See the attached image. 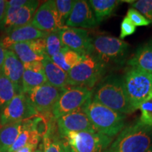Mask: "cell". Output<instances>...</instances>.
Instances as JSON below:
<instances>
[{
    "mask_svg": "<svg viewBox=\"0 0 152 152\" xmlns=\"http://www.w3.org/2000/svg\"><path fill=\"white\" fill-rule=\"evenodd\" d=\"M92 90L80 87H66L57 100L52 114L55 120L80 109L92 98Z\"/></svg>",
    "mask_w": 152,
    "mask_h": 152,
    "instance_id": "cell-8",
    "label": "cell"
},
{
    "mask_svg": "<svg viewBox=\"0 0 152 152\" xmlns=\"http://www.w3.org/2000/svg\"><path fill=\"white\" fill-rule=\"evenodd\" d=\"M7 1L5 0H0V26L2 23L4 18L5 16L6 10H7Z\"/></svg>",
    "mask_w": 152,
    "mask_h": 152,
    "instance_id": "cell-34",
    "label": "cell"
},
{
    "mask_svg": "<svg viewBox=\"0 0 152 152\" xmlns=\"http://www.w3.org/2000/svg\"><path fill=\"white\" fill-rule=\"evenodd\" d=\"M30 24L36 29L47 33L62 29L54 0L42 4L35 11Z\"/></svg>",
    "mask_w": 152,
    "mask_h": 152,
    "instance_id": "cell-13",
    "label": "cell"
},
{
    "mask_svg": "<svg viewBox=\"0 0 152 152\" xmlns=\"http://www.w3.org/2000/svg\"><path fill=\"white\" fill-rule=\"evenodd\" d=\"M131 68H135L152 74V40L142 44L128 61Z\"/></svg>",
    "mask_w": 152,
    "mask_h": 152,
    "instance_id": "cell-20",
    "label": "cell"
},
{
    "mask_svg": "<svg viewBox=\"0 0 152 152\" xmlns=\"http://www.w3.org/2000/svg\"><path fill=\"white\" fill-rule=\"evenodd\" d=\"M84 56L64 47L59 53L52 56L51 59L57 66L68 73L71 68L79 64Z\"/></svg>",
    "mask_w": 152,
    "mask_h": 152,
    "instance_id": "cell-22",
    "label": "cell"
},
{
    "mask_svg": "<svg viewBox=\"0 0 152 152\" xmlns=\"http://www.w3.org/2000/svg\"><path fill=\"white\" fill-rule=\"evenodd\" d=\"M92 99L125 115L134 111L129 102L123 77L116 75H108L101 80L92 90Z\"/></svg>",
    "mask_w": 152,
    "mask_h": 152,
    "instance_id": "cell-1",
    "label": "cell"
},
{
    "mask_svg": "<svg viewBox=\"0 0 152 152\" xmlns=\"http://www.w3.org/2000/svg\"><path fill=\"white\" fill-rule=\"evenodd\" d=\"M56 121L58 134L69 132H97L82 107L58 118Z\"/></svg>",
    "mask_w": 152,
    "mask_h": 152,
    "instance_id": "cell-14",
    "label": "cell"
},
{
    "mask_svg": "<svg viewBox=\"0 0 152 152\" xmlns=\"http://www.w3.org/2000/svg\"><path fill=\"white\" fill-rule=\"evenodd\" d=\"M63 46L78 53L82 56L92 54V37L85 29L65 26L60 30Z\"/></svg>",
    "mask_w": 152,
    "mask_h": 152,
    "instance_id": "cell-12",
    "label": "cell"
},
{
    "mask_svg": "<svg viewBox=\"0 0 152 152\" xmlns=\"http://www.w3.org/2000/svg\"><path fill=\"white\" fill-rule=\"evenodd\" d=\"M47 83V79L43 71H33L24 69L22 76L21 87L23 93H27L36 87Z\"/></svg>",
    "mask_w": 152,
    "mask_h": 152,
    "instance_id": "cell-26",
    "label": "cell"
},
{
    "mask_svg": "<svg viewBox=\"0 0 152 152\" xmlns=\"http://www.w3.org/2000/svg\"><path fill=\"white\" fill-rule=\"evenodd\" d=\"M37 146L35 145V144H28L26 147H23L14 152H33L35 149H37Z\"/></svg>",
    "mask_w": 152,
    "mask_h": 152,
    "instance_id": "cell-35",
    "label": "cell"
},
{
    "mask_svg": "<svg viewBox=\"0 0 152 152\" xmlns=\"http://www.w3.org/2000/svg\"><path fill=\"white\" fill-rule=\"evenodd\" d=\"M24 128V121L4 125L0 129V152H8Z\"/></svg>",
    "mask_w": 152,
    "mask_h": 152,
    "instance_id": "cell-21",
    "label": "cell"
},
{
    "mask_svg": "<svg viewBox=\"0 0 152 152\" xmlns=\"http://www.w3.org/2000/svg\"><path fill=\"white\" fill-rule=\"evenodd\" d=\"M42 62L47 83L57 88L68 87V73L57 66L50 57L46 54Z\"/></svg>",
    "mask_w": 152,
    "mask_h": 152,
    "instance_id": "cell-19",
    "label": "cell"
},
{
    "mask_svg": "<svg viewBox=\"0 0 152 152\" xmlns=\"http://www.w3.org/2000/svg\"><path fill=\"white\" fill-rule=\"evenodd\" d=\"M127 18L137 26H147L151 23L147 18L134 8H130L127 12Z\"/></svg>",
    "mask_w": 152,
    "mask_h": 152,
    "instance_id": "cell-31",
    "label": "cell"
},
{
    "mask_svg": "<svg viewBox=\"0 0 152 152\" xmlns=\"http://www.w3.org/2000/svg\"><path fill=\"white\" fill-rule=\"evenodd\" d=\"M75 1L76 0H55L58 18L63 28L65 27V23L71 14Z\"/></svg>",
    "mask_w": 152,
    "mask_h": 152,
    "instance_id": "cell-28",
    "label": "cell"
},
{
    "mask_svg": "<svg viewBox=\"0 0 152 152\" xmlns=\"http://www.w3.org/2000/svg\"><path fill=\"white\" fill-rule=\"evenodd\" d=\"M47 35V33L36 29L31 24H28L6 33L0 38V45L4 49H9L14 44L44 38Z\"/></svg>",
    "mask_w": 152,
    "mask_h": 152,
    "instance_id": "cell-17",
    "label": "cell"
},
{
    "mask_svg": "<svg viewBox=\"0 0 152 152\" xmlns=\"http://www.w3.org/2000/svg\"><path fill=\"white\" fill-rule=\"evenodd\" d=\"M99 23L90 4L85 0H76L65 26L77 28H93Z\"/></svg>",
    "mask_w": 152,
    "mask_h": 152,
    "instance_id": "cell-15",
    "label": "cell"
},
{
    "mask_svg": "<svg viewBox=\"0 0 152 152\" xmlns=\"http://www.w3.org/2000/svg\"><path fill=\"white\" fill-rule=\"evenodd\" d=\"M6 51H7V49H4L0 45V73L1 71V68H2L4 61Z\"/></svg>",
    "mask_w": 152,
    "mask_h": 152,
    "instance_id": "cell-36",
    "label": "cell"
},
{
    "mask_svg": "<svg viewBox=\"0 0 152 152\" xmlns=\"http://www.w3.org/2000/svg\"><path fill=\"white\" fill-rule=\"evenodd\" d=\"M92 54L109 65L122 66L126 61L130 45L120 38L99 35L92 37Z\"/></svg>",
    "mask_w": 152,
    "mask_h": 152,
    "instance_id": "cell-6",
    "label": "cell"
},
{
    "mask_svg": "<svg viewBox=\"0 0 152 152\" xmlns=\"http://www.w3.org/2000/svg\"><path fill=\"white\" fill-rule=\"evenodd\" d=\"M65 89L57 88L47 83L26 94L38 113L49 115Z\"/></svg>",
    "mask_w": 152,
    "mask_h": 152,
    "instance_id": "cell-10",
    "label": "cell"
},
{
    "mask_svg": "<svg viewBox=\"0 0 152 152\" xmlns=\"http://www.w3.org/2000/svg\"><path fill=\"white\" fill-rule=\"evenodd\" d=\"M146 152H152V145L149 148V149H148Z\"/></svg>",
    "mask_w": 152,
    "mask_h": 152,
    "instance_id": "cell-37",
    "label": "cell"
},
{
    "mask_svg": "<svg viewBox=\"0 0 152 152\" xmlns=\"http://www.w3.org/2000/svg\"><path fill=\"white\" fill-rule=\"evenodd\" d=\"M135 30L136 27L134 26V24L127 17H125L121 23L120 39L123 40L127 36L132 35L135 32Z\"/></svg>",
    "mask_w": 152,
    "mask_h": 152,
    "instance_id": "cell-32",
    "label": "cell"
},
{
    "mask_svg": "<svg viewBox=\"0 0 152 152\" xmlns=\"http://www.w3.org/2000/svg\"><path fill=\"white\" fill-rule=\"evenodd\" d=\"M123 80L129 102L135 111L151 90L152 74L130 68L125 73Z\"/></svg>",
    "mask_w": 152,
    "mask_h": 152,
    "instance_id": "cell-7",
    "label": "cell"
},
{
    "mask_svg": "<svg viewBox=\"0 0 152 152\" xmlns=\"http://www.w3.org/2000/svg\"><path fill=\"white\" fill-rule=\"evenodd\" d=\"M38 114L30 104L26 93H19L0 112V124L4 126L24 121L37 116Z\"/></svg>",
    "mask_w": 152,
    "mask_h": 152,
    "instance_id": "cell-9",
    "label": "cell"
},
{
    "mask_svg": "<svg viewBox=\"0 0 152 152\" xmlns=\"http://www.w3.org/2000/svg\"><path fill=\"white\" fill-rule=\"evenodd\" d=\"M121 1L116 0H90L91 8L99 24L111 16Z\"/></svg>",
    "mask_w": 152,
    "mask_h": 152,
    "instance_id": "cell-23",
    "label": "cell"
},
{
    "mask_svg": "<svg viewBox=\"0 0 152 152\" xmlns=\"http://www.w3.org/2000/svg\"><path fill=\"white\" fill-rule=\"evenodd\" d=\"M33 152H43V151L42 149H35Z\"/></svg>",
    "mask_w": 152,
    "mask_h": 152,
    "instance_id": "cell-38",
    "label": "cell"
},
{
    "mask_svg": "<svg viewBox=\"0 0 152 152\" xmlns=\"http://www.w3.org/2000/svg\"><path fill=\"white\" fill-rule=\"evenodd\" d=\"M9 50L13 51L23 64L42 61L46 55L45 37L14 44Z\"/></svg>",
    "mask_w": 152,
    "mask_h": 152,
    "instance_id": "cell-16",
    "label": "cell"
},
{
    "mask_svg": "<svg viewBox=\"0 0 152 152\" xmlns=\"http://www.w3.org/2000/svg\"><path fill=\"white\" fill-rule=\"evenodd\" d=\"M39 4V1L30 0L21 7H7L4 18L0 28L7 33L15 28L30 24Z\"/></svg>",
    "mask_w": 152,
    "mask_h": 152,
    "instance_id": "cell-11",
    "label": "cell"
},
{
    "mask_svg": "<svg viewBox=\"0 0 152 152\" xmlns=\"http://www.w3.org/2000/svg\"><path fill=\"white\" fill-rule=\"evenodd\" d=\"M83 109L96 131L113 138L125 126V114L118 113L90 99L83 106Z\"/></svg>",
    "mask_w": 152,
    "mask_h": 152,
    "instance_id": "cell-3",
    "label": "cell"
},
{
    "mask_svg": "<svg viewBox=\"0 0 152 152\" xmlns=\"http://www.w3.org/2000/svg\"><path fill=\"white\" fill-rule=\"evenodd\" d=\"M59 138L64 152H106L113 138L99 132H69Z\"/></svg>",
    "mask_w": 152,
    "mask_h": 152,
    "instance_id": "cell-5",
    "label": "cell"
},
{
    "mask_svg": "<svg viewBox=\"0 0 152 152\" xmlns=\"http://www.w3.org/2000/svg\"><path fill=\"white\" fill-rule=\"evenodd\" d=\"M151 145L152 127L138 118L124 127L106 152H146Z\"/></svg>",
    "mask_w": 152,
    "mask_h": 152,
    "instance_id": "cell-2",
    "label": "cell"
},
{
    "mask_svg": "<svg viewBox=\"0 0 152 152\" xmlns=\"http://www.w3.org/2000/svg\"><path fill=\"white\" fill-rule=\"evenodd\" d=\"M59 32L60 30L48 33L45 37L46 54L50 58L59 53L64 47L61 40Z\"/></svg>",
    "mask_w": 152,
    "mask_h": 152,
    "instance_id": "cell-27",
    "label": "cell"
},
{
    "mask_svg": "<svg viewBox=\"0 0 152 152\" xmlns=\"http://www.w3.org/2000/svg\"><path fill=\"white\" fill-rule=\"evenodd\" d=\"M21 92V88L16 86L10 80L0 73V112L8 105L16 94Z\"/></svg>",
    "mask_w": 152,
    "mask_h": 152,
    "instance_id": "cell-25",
    "label": "cell"
},
{
    "mask_svg": "<svg viewBox=\"0 0 152 152\" xmlns=\"http://www.w3.org/2000/svg\"><path fill=\"white\" fill-rule=\"evenodd\" d=\"M132 7L143 15L150 23H152V0L134 1L132 3Z\"/></svg>",
    "mask_w": 152,
    "mask_h": 152,
    "instance_id": "cell-30",
    "label": "cell"
},
{
    "mask_svg": "<svg viewBox=\"0 0 152 152\" xmlns=\"http://www.w3.org/2000/svg\"><path fill=\"white\" fill-rule=\"evenodd\" d=\"M24 72L23 64L11 50L7 49L4 61L1 74L6 76L9 80L19 88H21L22 76Z\"/></svg>",
    "mask_w": 152,
    "mask_h": 152,
    "instance_id": "cell-18",
    "label": "cell"
},
{
    "mask_svg": "<svg viewBox=\"0 0 152 152\" xmlns=\"http://www.w3.org/2000/svg\"><path fill=\"white\" fill-rule=\"evenodd\" d=\"M43 152H64L57 126L53 121L47 123V129L43 135Z\"/></svg>",
    "mask_w": 152,
    "mask_h": 152,
    "instance_id": "cell-24",
    "label": "cell"
},
{
    "mask_svg": "<svg viewBox=\"0 0 152 152\" xmlns=\"http://www.w3.org/2000/svg\"><path fill=\"white\" fill-rule=\"evenodd\" d=\"M139 109L141 115L139 118L143 124L152 127V89L149 94L140 104Z\"/></svg>",
    "mask_w": 152,
    "mask_h": 152,
    "instance_id": "cell-29",
    "label": "cell"
},
{
    "mask_svg": "<svg viewBox=\"0 0 152 152\" xmlns=\"http://www.w3.org/2000/svg\"><path fill=\"white\" fill-rule=\"evenodd\" d=\"M106 66L94 54L87 55L81 61L68 72V84L71 87H80L92 90L102 79Z\"/></svg>",
    "mask_w": 152,
    "mask_h": 152,
    "instance_id": "cell-4",
    "label": "cell"
},
{
    "mask_svg": "<svg viewBox=\"0 0 152 152\" xmlns=\"http://www.w3.org/2000/svg\"><path fill=\"white\" fill-rule=\"evenodd\" d=\"M27 1V0H10V1H7V7L18 8L26 4Z\"/></svg>",
    "mask_w": 152,
    "mask_h": 152,
    "instance_id": "cell-33",
    "label": "cell"
}]
</instances>
